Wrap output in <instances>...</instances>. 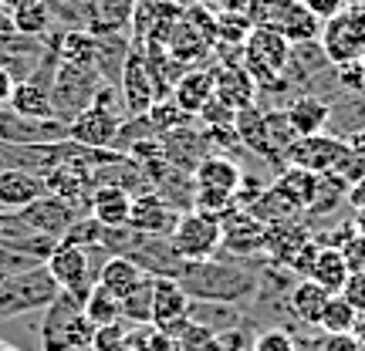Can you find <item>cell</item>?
I'll return each mask as SVG.
<instances>
[{"label": "cell", "instance_id": "8fae6325", "mask_svg": "<svg viewBox=\"0 0 365 351\" xmlns=\"http://www.w3.org/2000/svg\"><path fill=\"white\" fill-rule=\"evenodd\" d=\"M118 95H122V108L125 115H145L153 102H156V81L149 75V68L143 61V51L132 44V51L125 54V65H122V75H118Z\"/></svg>", "mask_w": 365, "mask_h": 351}, {"label": "cell", "instance_id": "db71d44e", "mask_svg": "<svg viewBox=\"0 0 365 351\" xmlns=\"http://www.w3.org/2000/svg\"><path fill=\"white\" fill-rule=\"evenodd\" d=\"M0 351H21V348H14V345H4V341H0Z\"/></svg>", "mask_w": 365, "mask_h": 351}, {"label": "cell", "instance_id": "681fc988", "mask_svg": "<svg viewBox=\"0 0 365 351\" xmlns=\"http://www.w3.org/2000/svg\"><path fill=\"white\" fill-rule=\"evenodd\" d=\"M345 203H349L352 213L365 209V176H359L355 182H349V189H345Z\"/></svg>", "mask_w": 365, "mask_h": 351}, {"label": "cell", "instance_id": "83f0119b", "mask_svg": "<svg viewBox=\"0 0 365 351\" xmlns=\"http://www.w3.org/2000/svg\"><path fill=\"white\" fill-rule=\"evenodd\" d=\"M149 273H143L129 257H118V253H108L102 263H98V281L95 284H102L108 294H115L118 300L129 298L135 287L143 284Z\"/></svg>", "mask_w": 365, "mask_h": 351}, {"label": "cell", "instance_id": "ab89813d", "mask_svg": "<svg viewBox=\"0 0 365 351\" xmlns=\"http://www.w3.org/2000/svg\"><path fill=\"white\" fill-rule=\"evenodd\" d=\"M254 335H257V331L250 328V318H247V321H240V325L220 331L217 341H220L223 351H254Z\"/></svg>", "mask_w": 365, "mask_h": 351}, {"label": "cell", "instance_id": "d6a6232c", "mask_svg": "<svg viewBox=\"0 0 365 351\" xmlns=\"http://www.w3.org/2000/svg\"><path fill=\"white\" fill-rule=\"evenodd\" d=\"M81 308H85V318H88L95 328H105V325L122 321V300H118L115 294H108L102 284H95L88 294H85Z\"/></svg>", "mask_w": 365, "mask_h": 351}, {"label": "cell", "instance_id": "9c48e42d", "mask_svg": "<svg viewBox=\"0 0 365 351\" xmlns=\"http://www.w3.org/2000/svg\"><path fill=\"white\" fill-rule=\"evenodd\" d=\"M44 267L54 277V284L81 300L98 281V267L91 263V250H81L75 243H65V240H58V247L48 253Z\"/></svg>", "mask_w": 365, "mask_h": 351}, {"label": "cell", "instance_id": "ac0fdd59", "mask_svg": "<svg viewBox=\"0 0 365 351\" xmlns=\"http://www.w3.org/2000/svg\"><path fill=\"white\" fill-rule=\"evenodd\" d=\"M213 98L223 102L227 108H234V112H244L250 105H257V81L240 65H213Z\"/></svg>", "mask_w": 365, "mask_h": 351}, {"label": "cell", "instance_id": "8d00e7d4", "mask_svg": "<svg viewBox=\"0 0 365 351\" xmlns=\"http://www.w3.org/2000/svg\"><path fill=\"white\" fill-rule=\"evenodd\" d=\"M250 31H254V21H250L247 14L217 11V41L213 44H240L244 48Z\"/></svg>", "mask_w": 365, "mask_h": 351}, {"label": "cell", "instance_id": "d590c367", "mask_svg": "<svg viewBox=\"0 0 365 351\" xmlns=\"http://www.w3.org/2000/svg\"><path fill=\"white\" fill-rule=\"evenodd\" d=\"M145 115H149V122H153V129H156L159 135H170V132H176V129H182V125H190V122H193L180 105L173 102L170 95H166V98H156L153 108H149Z\"/></svg>", "mask_w": 365, "mask_h": 351}, {"label": "cell", "instance_id": "9f6ffc18", "mask_svg": "<svg viewBox=\"0 0 365 351\" xmlns=\"http://www.w3.org/2000/svg\"><path fill=\"white\" fill-rule=\"evenodd\" d=\"M362 65H365V54H362Z\"/></svg>", "mask_w": 365, "mask_h": 351}, {"label": "cell", "instance_id": "ba28073f", "mask_svg": "<svg viewBox=\"0 0 365 351\" xmlns=\"http://www.w3.org/2000/svg\"><path fill=\"white\" fill-rule=\"evenodd\" d=\"M318 44H322V51L328 54L331 65L359 61L365 54V4H349L341 14L325 21Z\"/></svg>", "mask_w": 365, "mask_h": 351}, {"label": "cell", "instance_id": "ee69618b", "mask_svg": "<svg viewBox=\"0 0 365 351\" xmlns=\"http://www.w3.org/2000/svg\"><path fill=\"white\" fill-rule=\"evenodd\" d=\"M301 4H304V7H308V11L322 21V24H325V21H331L335 14H341L345 7H349V0H301Z\"/></svg>", "mask_w": 365, "mask_h": 351}, {"label": "cell", "instance_id": "bcb514c9", "mask_svg": "<svg viewBox=\"0 0 365 351\" xmlns=\"http://www.w3.org/2000/svg\"><path fill=\"white\" fill-rule=\"evenodd\" d=\"M341 253H345V261H349V271H355V273H365V240L359 234L341 247Z\"/></svg>", "mask_w": 365, "mask_h": 351}, {"label": "cell", "instance_id": "11a10c76", "mask_svg": "<svg viewBox=\"0 0 365 351\" xmlns=\"http://www.w3.org/2000/svg\"><path fill=\"white\" fill-rule=\"evenodd\" d=\"M349 4H365V0H349Z\"/></svg>", "mask_w": 365, "mask_h": 351}, {"label": "cell", "instance_id": "30bf717a", "mask_svg": "<svg viewBox=\"0 0 365 351\" xmlns=\"http://www.w3.org/2000/svg\"><path fill=\"white\" fill-rule=\"evenodd\" d=\"M341 159H345V139L331 135V132H318V135H298L294 142L287 145L284 162L287 166H301L308 172L328 176L339 172Z\"/></svg>", "mask_w": 365, "mask_h": 351}, {"label": "cell", "instance_id": "ffe728a7", "mask_svg": "<svg viewBox=\"0 0 365 351\" xmlns=\"http://www.w3.org/2000/svg\"><path fill=\"white\" fill-rule=\"evenodd\" d=\"M159 139H163V149H166L170 166L173 169H180V172H193L196 162L213 152L210 142H207V132L190 129V125H182V129L170 132V135H159Z\"/></svg>", "mask_w": 365, "mask_h": 351}, {"label": "cell", "instance_id": "7c38bea8", "mask_svg": "<svg viewBox=\"0 0 365 351\" xmlns=\"http://www.w3.org/2000/svg\"><path fill=\"white\" fill-rule=\"evenodd\" d=\"M122 118H125L122 112H112V108H105V105L91 102L81 115H75L68 122V139L85 145V149H112Z\"/></svg>", "mask_w": 365, "mask_h": 351}, {"label": "cell", "instance_id": "816d5d0a", "mask_svg": "<svg viewBox=\"0 0 365 351\" xmlns=\"http://www.w3.org/2000/svg\"><path fill=\"white\" fill-rule=\"evenodd\" d=\"M352 226H355V234L365 240V209H359V213L352 216Z\"/></svg>", "mask_w": 365, "mask_h": 351}, {"label": "cell", "instance_id": "6da1fadb", "mask_svg": "<svg viewBox=\"0 0 365 351\" xmlns=\"http://www.w3.org/2000/svg\"><path fill=\"white\" fill-rule=\"evenodd\" d=\"M190 300H217V304H250L261 273L250 271L247 261H186L182 273L176 277Z\"/></svg>", "mask_w": 365, "mask_h": 351}, {"label": "cell", "instance_id": "7bdbcfd3", "mask_svg": "<svg viewBox=\"0 0 365 351\" xmlns=\"http://www.w3.org/2000/svg\"><path fill=\"white\" fill-rule=\"evenodd\" d=\"M339 298H345L349 304H352L355 311L362 314L365 311V273H349V281L341 284V290H339Z\"/></svg>", "mask_w": 365, "mask_h": 351}, {"label": "cell", "instance_id": "7dc6e473", "mask_svg": "<svg viewBox=\"0 0 365 351\" xmlns=\"http://www.w3.org/2000/svg\"><path fill=\"white\" fill-rule=\"evenodd\" d=\"M318 351H362L355 335H322Z\"/></svg>", "mask_w": 365, "mask_h": 351}, {"label": "cell", "instance_id": "e0dca14e", "mask_svg": "<svg viewBox=\"0 0 365 351\" xmlns=\"http://www.w3.org/2000/svg\"><path fill=\"white\" fill-rule=\"evenodd\" d=\"M0 247L17 250V253H24L31 261L44 263L48 253L58 247V240H51V236H44V234H34V230L21 220V213L0 209Z\"/></svg>", "mask_w": 365, "mask_h": 351}, {"label": "cell", "instance_id": "1f68e13d", "mask_svg": "<svg viewBox=\"0 0 365 351\" xmlns=\"http://www.w3.org/2000/svg\"><path fill=\"white\" fill-rule=\"evenodd\" d=\"M14 31L21 38H48L54 27V11H51V0H24L17 11H11Z\"/></svg>", "mask_w": 365, "mask_h": 351}, {"label": "cell", "instance_id": "5b68a950", "mask_svg": "<svg viewBox=\"0 0 365 351\" xmlns=\"http://www.w3.org/2000/svg\"><path fill=\"white\" fill-rule=\"evenodd\" d=\"M291 61V41L281 31L271 27H254L244 41V58L240 68L257 81V88H271L277 81H284V68Z\"/></svg>", "mask_w": 365, "mask_h": 351}, {"label": "cell", "instance_id": "c3c4849f", "mask_svg": "<svg viewBox=\"0 0 365 351\" xmlns=\"http://www.w3.org/2000/svg\"><path fill=\"white\" fill-rule=\"evenodd\" d=\"M14 85H17V75L11 71V65L0 58V108L11 102V95H14Z\"/></svg>", "mask_w": 365, "mask_h": 351}, {"label": "cell", "instance_id": "836d02e7", "mask_svg": "<svg viewBox=\"0 0 365 351\" xmlns=\"http://www.w3.org/2000/svg\"><path fill=\"white\" fill-rule=\"evenodd\" d=\"M355 321H359V311H355L345 298L331 294L325 304V311H322V318H318V331H322V335H352Z\"/></svg>", "mask_w": 365, "mask_h": 351}, {"label": "cell", "instance_id": "3957f363", "mask_svg": "<svg viewBox=\"0 0 365 351\" xmlns=\"http://www.w3.org/2000/svg\"><path fill=\"white\" fill-rule=\"evenodd\" d=\"M61 287L54 284V277L48 273L44 263H34L21 273H11L0 281V325L14 321L21 314L31 311H44L54 298H58Z\"/></svg>", "mask_w": 365, "mask_h": 351}, {"label": "cell", "instance_id": "f6af8a7d", "mask_svg": "<svg viewBox=\"0 0 365 351\" xmlns=\"http://www.w3.org/2000/svg\"><path fill=\"white\" fill-rule=\"evenodd\" d=\"M145 351H182L180 341L173 338V335H166L163 328L149 325V335H145Z\"/></svg>", "mask_w": 365, "mask_h": 351}, {"label": "cell", "instance_id": "6f0895ef", "mask_svg": "<svg viewBox=\"0 0 365 351\" xmlns=\"http://www.w3.org/2000/svg\"><path fill=\"white\" fill-rule=\"evenodd\" d=\"M0 281H4V273H0Z\"/></svg>", "mask_w": 365, "mask_h": 351}, {"label": "cell", "instance_id": "7a4b0ae2", "mask_svg": "<svg viewBox=\"0 0 365 351\" xmlns=\"http://www.w3.org/2000/svg\"><path fill=\"white\" fill-rule=\"evenodd\" d=\"M91 335H95V325L85 318L81 298L58 290V298L44 308L38 328L41 351H85L91 348Z\"/></svg>", "mask_w": 365, "mask_h": 351}, {"label": "cell", "instance_id": "9a60e30c", "mask_svg": "<svg viewBox=\"0 0 365 351\" xmlns=\"http://www.w3.org/2000/svg\"><path fill=\"white\" fill-rule=\"evenodd\" d=\"M176 220H180V213H176L159 193H139V196H132V209H129L125 226L135 230V234L170 236Z\"/></svg>", "mask_w": 365, "mask_h": 351}, {"label": "cell", "instance_id": "f1b7e54d", "mask_svg": "<svg viewBox=\"0 0 365 351\" xmlns=\"http://www.w3.org/2000/svg\"><path fill=\"white\" fill-rule=\"evenodd\" d=\"M349 261H345V253H341V247H328V243H318V253H314L312 261V271H308V277H312L314 284L322 287V290H328V294H339L341 284L349 281Z\"/></svg>", "mask_w": 365, "mask_h": 351}, {"label": "cell", "instance_id": "603a6c76", "mask_svg": "<svg viewBox=\"0 0 365 351\" xmlns=\"http://www.w3.org/2000/svg\"><path fill=\"white\" fill-rule=\"evenodd\" d=\"M170 98L190 118H196L203 112V105L213 98V68H186L180 81L170 88Z\"/></svg>", "mask_w": 365, "mask_h": 351}, {"label": "cell", "instance_id": "44dd1931", "mask_svg": "<svg viewBox=\"0 0 365 351\" xmlns=\"http://www.w3.org/2000/svg\"><path fill=\"white\" fill-rule=\"evenodd\" d=\"M48 193L44 189V176L27 169H0V209L7 213H21L31 206L34 199Z\"/></svg>", "mask_w": 365, "mask_h": 351}, {"label": "cell", "instance_id": "cb8c5ba5", "mask_svg": "<svg viewBox=\"0 0 365 351\" xmlns=\"http://www.w3.org/2000/svg\"><path fill=\"white\" fill-rule=\"evenodd\" d=\"M328 115H331V105L318 95H294L284 105V118L294 135H318L328 132Z\"/></svg>", "mask_w": 365, "mask_h": 351}, {"label": "cell", "instance_id": "2e32d148", "mask_svg": "<svg viewBox=\"0 0 365 351\" xmlns=\"http://www.w3.org/2000/svg\"><path fill=\"white\" fill-rule=\"evenodd\" d=\"M318 186H322V176L318 172H308L301 169V166H284L281 172H274L271 179V193L284 203L287 209H294V213H308L314 203V196H318Z\"/></svg>", "mask_w": 365, "mask_h": 351}, {"label": "cell", "instance_id": "f907efd6", "mask_svg": "<svg viewBox=\"0 0 365 351\" xmlns=\"http://www.w3.org/2000/svg\"><path fill=\"white\" fill-rule=\"evenodd\" d=\"M21 38L17 31H14V21H11V14L0 7V44H14V41Z\"/></svg>", "mask_w": 365, "mask_h": 351}, {"label": "cell", "instance_id": "484cf974", "mask_svg": "<svg viewBox=\"0 0 365 351\" xmlns=\"http://www.w3.org/2000/svg\"><path fill=\"white\" fill-rule=\"evenodd\" d=\"M186 311H190V298H186V290L180 287V281H173V277H153V321L149 325L166 328L173 321L186 318Z\"/></svg>", "mask_w": 365, "mask_h": 351}, {"label": "cell", "instance_id": "b9f144b4", "mask_svg": "<svg viewBox=\"0 0 365 351\" xmlns=\"http://www.w3.org/2000/svg\"><path fill=\"white\" fill-rule=\"evenodd\" d=\"M129 335V321H115V325H105V328H95L91 335V351H115L122 341Z\"/></svg>", "mask_w": 365, "mask_h": 351}, {"label": "cell", "instance_id": "52a82bcc", "mask_svg": "<svg viewBox=\"0 0 365 351\" xmlns=\"http://www.w3.org/2000/svg\"><path fill=\"white\" fill-rule=\"evenodd\" d=\"M250 21H254V27L281 31L291 44L318 41V34H322V21L301 0H257L250 11Z\"/></svg>", "mask_w": 365, "mask_h": 351}, {"label": "cell", "instance_id": "f546056e", "mask_svg": "<svg viewBox=\"0 0 365 351\" xmlns=\"http://www.w3.org/2000/svg\"><path fill=\"white\" fill-rule=\"evenodd\" d=\"M186 318L193 321V325L207 328L213 335H220L227 328L240 325V321H247L250 314L240 308V304H217V300H190V311Z\"/></svg>", "mask_w": 365, "mask_h": 351}, {"label": "cell", "instance_id": "d4e9b609", "mask_svg": "<svg viewBox=\"0 0 365 351\" xmlns=\"http://www.w3.org/2000/svg\"><path fill=\"white\" fill-rule=\"evenodd\" d=\"M328 298H331V294L322 290L312 277H301V281H294L291 290H287V314L304 328H318V318L325 311Z\"/></svg>", "mask_w": 365, "mask_h": 351}, {"label": "cell", "instance_id": "277c9868", "mask_svg": "<svg viewBox=\"0 0 365 351\" xmlns=\"http://www.w3.org/2000/svg\"><path fill=\"white\" fill-rule=\"evenodd\" d=\"M105 85V78L98 75L95 65H68V61H58L51 75V108L58 122H71L75 115H81L91 102L98 88Z\"/></svg>", "mask_w": 365, "mask_h": 351}, {"label": "cell", "instance_id": "4dcf8cb0", "mask_svg": "<svg viewBox=\"0 0 365 351\" xmlns=\"http://www.w3.org/2000/svg\"><path fill=\"white\" fill-rule=\"evenodd\" d=\"M48 48L54 51L58 61H68V65H95V34L81 31V27H65L61 34L48 38Z\"/></svg>", "mask_w": 365, "mask_h": 351}, {"label": "cell", "instance_id": "d6986e66", "mask_svg": "<svg viewBox=\"0 0 365 351\" xmlns=\"http://www.w3.org/2000/svg\"><path fill=\"white\" fill-rule=\"evenodd\" d=\"M196 186L203 189H217V193L237 196L240 189V179H244V166L237 162L234 156H223V152H210L196 162V169L190 172Z\"/></svg>", "mask_w": 365, "mask_h": 351}, {"label": "cell", "instance_id": "f35d334b", "mask_svg": "<svg viewBox=\"0 0 365 351\" xmlns=\"http://www.w3.org/2000/svg\"><path fill=\"white\" fill-rule=\"evenodd\" d=\"M254 351H298V338L287 328H264L254 335Z\"/></svg>", "mask_w": 365, "mask_h": 351}, {"label": "cell", "instance_id": "5bb4252c", "mask_svg": "<svg viewBox=\"0 0 365 351\" xmlns=\"http://www.w3.org/2000/svg\"><path fill=\"white\" fill-rule=\"evenodd\" d=\"M78 216H81V209H75L71 203H65V199H58L51 193H44L31 206L21 209V220L34 234H44V236H51V240H61L68 234V226L78 220Z\"/></svg>", "mask_w": 365, "mask_h": 351}, {"label": "cell", "instance_id": "e575fe53", "mask_svg": "<svg viewBox=\"0 0 365 351\" xmlns=\"http://www.w3.org/2000/svg\"><path fill=\"white\" fill-rule=\"evenodd\" d=\"M122 321H129V325H149L153 321V277H145L129 298H122Z\"/></svg>", "mask_w": 365, "mask_h": 351}, {"label": "cell", "instance_id": "8992f818", "mask_svg": "<svg viewBox=\"0 0 365 351\" xmlns=\"http://www.w3.org/2000/svg\"><path fill=\"white\" fill-rule=\"evenodd\" d=\"M220 236H223V223L217 213L182 209L170 234V243L182 261H210V257L220 253Z\"/></svg>", "mask_w": 365, "mask_h": 351}, {"label": "cell", "instance_id": "74e56055", "mask_svg": "<svg viewBox=\"0 0 365 351\" xmlns=\"http://www.w3.org/2000/svg\"><path fill=\"white\" fill-rule=\"evenodd\" d=\"M102 234H105V226L95 216H88V213H81L78 220L68 226V234L61 236L65 243H75V247L81 250H102Z\"/></svg>", "mask_w": 365, "mask_h": 351}, {"label": "cell", "instance_id": "7402d4cb", "mask_svg": "<svg viewBox=\"0 0 365 351\" xmlns=\"http://www.w3.org/2000/svg\"><path fill=\"white\" fill-rule=\"evenodd\" d=\"M129 209H132V193L129 189H122L115 182H98L95 189H91V199H88V216L108 226V230H115V226H125L129 220Z\"/></svg>", "mask_w": 365, "mask_h": 351}, {"label": "cell", "instance_id": "60d3db41", "mask_svg": "<svg viewBox=\"0 0 365 351\" xmlns=\"http://www.w3.org/2000/svg\"><path fill=\"white\" fill-rule=\"evenodd\" d=\"M335 81L345 95H355V91H365V65L362 58L359 61H341L335 65Z\"/></svg>", "mask_w": 365, "mask_h": 351}, {"label": "cell", "instance_id": "4fadbf2b", "mask_svg": "<svg viewBox=\"0 0 365 351\" xmlns=\"http://www.w3.org/2000/svg\"><path fill=\"white\" fill-rule=\"evenodd\" d=\"M223 223V236H220V250L230 253L237 261H250V257H261L264 253V223H257L247 209H227L220 216Z\"/></svg>", "mask_w": 365, "mask_h": 351}, {"label": "cell", "instance_id": "4316f807", "mask_svg": "<svg viewBox=\"0 0 365 351\" xmlns=\"http://www.w3.org/2000/svg\"><path fill=\"white\" fill-rule=\"evenodd\" d=\"M7 112H14V115H21V118H31V122H48V118H54L48 85H38L34 78L17 81L11 102H7Z\"/></svg>", "mask_w": 365, "mask_h": 351}, {"label": "cell", "instance_id": "f5cc1de1", "mask_svg": "<svg viewBox=\"0 0 365 351\" xmlns=\"http://www.w3.org/2000/svg\"><path fill=\"white\" fill-rule=\"evenodd\" d=\"M21 4H24V0H0V7H4V11H7V14H11V11H17Z\"/></svg>", "mask_w": 365, "mask_h": 351}]
</instances>
